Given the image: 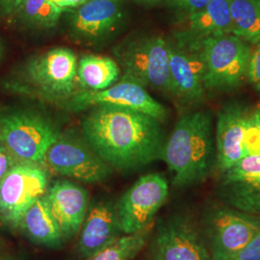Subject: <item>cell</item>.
<instances>
[{
    "label": "cell",
    "mask_w": 260,
    "mask_h": 260,
    "mask_svg": "<svg viewBox=\"0 0 260 260\" xmlns=\"http://www.w3.org/2000/svg\"><path fill=\"white\" fill-rule=\"evenodd\" d=\"M81 125L84 139L111 168L135 171L162 159L161 122L149 115L102 105L89 109Z\"/></svg>",
    "instance_id": "6da1fadb"
},
{
    "label": "cell",
    "mask_w": 260,
    "mask_h": 260,
    "mask_svg": "<svg viewBox=\"0 0 260 260\" xmlns=\"http://www.w3.org/2000/svg\"><path fill=\"white\" fill-rule=\"evenodd\" d=\"M162 159L176 187L203 182L216 162L210 114L198 111L183 115L165 143Z\"/></svg>",
    "instance_id": "7a4b0ae2"
},
{
    "label": "cell",
    "mask_w": 260,
    "mask_h": 260,
    "mask_svg": "<svg viewBox=\"0 0 260 260\" xmlns=\"http://www.w3.org/2000/svg\"><path fill=\"white\" fill-rule=\"evenodd\" d=\"M246 112L231 105L219 113L216 130V166L221 173L244 157L242 149Z\"/></svg>",
    "instance_id": "d6986e66"
},
{
    "label": "cell",
    "mask_w": 260,
    "mask_h": 260,
    "mask_svg": "<svg viewBox=\"0 0 260 260\" xmlns=\"http://www.w3.org/2000/svg\"><path fill=\"white\" fill-rule=\"evenodd\" d=\"M168 195V181L160 174L153 173L140 177L117 205L121 232L132 234L147 230L167 201Z\"/></svg>",
    "instance_id": "9c48e42d"
},
{
    "label": "cell",
    "mask_w": 260,
    "mask_h": 260,
    "mask_svg": "<svg viewBox=\"0 0 260 260\" xmlns=\"http://www.w3.org/2000/svg\"><path fill=\"white\" fill-rule=\"evenodd\" d=\"M16 163V159L12 156L9 150L0 141V179L8 173L10 169Z\"/></svg>",
    "instance_id": "f1b7e54d"
},
{
    "label": "cell",
    "mask_w": 260,
    "mask_h": 260,
    "mask_svg": "<svg viewBox=\"0 0 260 260\" xmlns=\"http://www.w3.org/2000/svg\"><path fill=\"white\" fill-rule=\"evenodd\" d=\"M242 149L244 156L260 154V122L254 112L246 114Z\"/></svg>",
    "instance_id": "d4e9b609"
},
{
    "label": "cell",
    "mask_w": 260,
    "mask_h": 260,
    "mask_svg": "<svg viewBox=\"0 0 260 260\" xmlns=\"http://www.w3.org/2000/svg\"><path fill=\"white\" fill-rule=\"evenodd\" d=\"M172 94L182 103H198L205 99V66L202 45L178 39L168 41Z\"/></svg>",
    "instance_id": "4fadbf2b"
},
{
    "label": "cell",
    "mask_w": 260,
    "mask_h": 260,
    "mask_svg": "<svg viewBox=\"0 0 260 260\" xmlns=\"http://www.w3.org/2000/svg\"><path fill=\"white\" fill-rule=\"evenodd\" d=\"M2 244H3V243H2V240H1V239H0V248H1V247H2Z\"/></svg>",
    "instance_id": "d590c367"
},
{
    "label": "cell",
    "mask_w": 260,
    "mask_h": 260,
    "mask_svg": "<svg viewBox=\"0 0 260 260\" xmlns=\"http://www.w3.org/2000/svg\"><path fill=\"white\" fill-rule=\"evenodd\" d=\"M136 1H139V2H145V3H155V2L161 1V0H136Z\"/></svg>",
    "instance_id": "e575fe53"
},
{
    "label": "cell",
    "mask_w": 260,
    "mask_h": 260,
    "mask_svg": "<svg viewBox=\"0 0 260 260\" xmlns=\"http://www.w3.org/2000/svg\"><path fill=\"white\" fill-rule=\"evenodd\" d=\"M19 228L30 241L47 248H59L65 240L52 215L46 194L28 208L19 222Z\"/></svg>",
    "instance_id": "ffe728a7"
},
{
    "label": "cell",
    "mask_w": 260,
    "mask_h": 260,
    "mask_svg": "<svg viewBox=\"0 0 260 260\" xmlns=\"http://www.w3.org/2000/svg\"><path fill=\"white\" fill-rule=\"evenodd\" d=\"M211 0H168V3L188 15L204 9Z\"/></svg>",
    "instance_id": "83f0119b"
},
{
    "label": "cell",
    "mask_w": 260,
    "mask_h": 260,
    "mask_svg": "<svg viewBox=\"0 0 260 260\" xmlns=\"http://www.w3.org/2000/svg\"><path fill=\"white\" fill-rule=\"evenodd\" d=\"M61 132L42 114L11 112L0 118V141L17 162L42 165Z\"/></svg>",
    "instance_id": "5b68a950"
},
{
    "label": "cell",
    "mask_w": 260,
    "mask_h": 260,
    "mask_svg": "<svg viewBox=\"0 0 260 260\" xmlns=\"http://www.w3.org/2000/svg\"><path fill=\"white\" fill-rule=\"evenodd\" d=\"M151 252L154 260H212L205 236L186 214L159 222Z\"/></svg>",
    "instance_id": "8fae6325"
},
{
    "label": "cell",
    "mask_w": 260,
    "mask_h": 260,
    "mask_svg": "<svg viewBox=\"0 0 260 260\" xmlns=\"http://www.w3.org/2000/svg\"><path fill=\"white\" fill-rule=\"evenodd\" d=\"M24 0H0V12L5 15L17 13Z\"/></svg>",
    "instance_id": "f546056e"
},
{
    "label": "cell",
    "mask_w": 260,
    "mask_h": 260,
    "mask_svg": "<svg viewBox=\"0 0 260 260\" xmlns=\"http://www.w3.org/2000/svg\"><path fill=\"white\" fill-rule=\"evenodd\" d=\"M77 57L66 47H55L25 61L7 81L13 93L64 105L79 91Z\"/></svg>",
    "instance_id": "3957f363"
},
{
    "label": "cell",
    "mask_w": 260,
    "mask_h": 260,
    "mask_svg": "<svg viewBox=\"0 0 260 260\" xmlns=\"http://www.w3.org/2000/svg\"><path fill=\"white\" fill-rule=\"evenodd\" d=\"M123 18L121 0H90L76 8L70 19L71 36L93 46L111 36Z\"/></svg>",
    "instance_id": "5bb4252c"
},
{
    "label": "cell",
    "mask_w": 260,
    "mask_h": 260,
    "mask_svg": "<svg viewBox=\"0 0 260 260\" xmlns=\"http://www.w3.org/2000/svg\"><path fill=\"white\" fill-rule=\"evenodd\" d=\"M8 225V223H6V221L3 219V217L0 215V230L6 228Z\"/></svg>",
    "instance_id": "1f68e13d"
},
{
    "label": "cell",
    "mask_w": 260,
    "mask_h": 260,
    "mask_svg": "<svg viewBox=\"0 0 260 260\" xmlns=\"http://www.w3.org/2000/svg\"><path fill=\"white\" fill-rule=\"evenodd\" d=\"M204 224L212 260H231L259 232L260 216L216 206L205 214Z\"/></svg>",
    "instance_id": "52a82bcc"
},
{
    "label": "cell",
    "mask_w": 260,
    "mask_h": 260,
    "mask_svg": "<svg viewBox=\"0 0 260 260\" xmlns=\"http://www.w3.org/2000/svg\"><path fill=\"white\" fill-rule=\"evenodd\" d=\"M121 78L120 67L107 56L83 55L77 62V84L80 91H103Z\"/></svg>",
    "instance_id": "44dd1931"
},
{
    "label": "cell",
    "mask_w": 260,
    "mask_h": 260,
    "mask_svg": "<svg viewBox=\"0 0 260 260\" xmlns=\"http://www.w3.org/2000/svg\"><path fill=\"white\" fill-rule=\"evenodd\" d=\"M222 174L220 195L225 205L260 216V154L244 156Z\"/></svg>",
    "instance_id": "9a60e30c"
},
{
    "label": "cell",
    "mask_w": 260,
    "mask_h": 260,
    "mask_svg": "<svg viewBox=\"0 0 260 260\" xmlns=\"http://www.w3.org/2000/svg\"><path fill=\"white\" fill-rule=\"evenodd\" d=\"M46 196L64 239H71L80 230L88 212L87 190L69 180H58Z\"/></svg>",
    "instance_id": "2e32d148"
},
{
    "label": "cell",
    "mask_w": 260,
    "mask_h": 260,
    "mask_svg": "<svg viewBox=\"0 0 260 260\" xmlns=\"http://www.w3.org/2000/svg\"><path fill=\"white\" fill-rule=\"evenodd\" d=\"M231 260H260V230Z\"/></svg>",
    "instance_id": "484cf974"
},
{
    "label": "cell",
    "mask_w": 260,
    "mask_h": 260,
    "mask_svg": "<svg viewBox=\"0 0 260 260\" xmlns=\"http://www.w3.org/2000/svg\"><path fill=\"white\" fill-rule=\"evenodd\" d=\"M254 114H255V116H256V118H257V120L260 122V106L258 108H256L255 110H254Z\"/></svg>",
    "instance_id": "836d02e7"
},
{
    "label": "cell",
    "mask_w": 260,
    "mask_h": 260,
    "mask_svg": "<svg viewBox=\"0 0 260 260\" xmlns=\"http://www.w3.org/2000/svg\"><path fill=\"white\" fill-rule=\"evenodd\" d=\"M248 76L255 88L260 91V42L251 50Z\"/></svg>",
    "instance_id": "4316f807"
},
{
    "label": "cell",
    "mask_w": 260,
    "mask_h": 260,
    "mask_svg": "<svg viewBox=\"0 0 260 260\" xmlns=\"http://www.w3.org/2000/svg\"><path fill=\"white\" fill-rule=\"evenodd\" d=\"M149 232L150 226L141 233L120 236L88 260H132L146 246Z\"/></svg>",
    "instance_id": "cb8c5ba5"
},
{
    "label": "cell",
    "mask_w": 260,
    "mask_h": 260,
    "mask_svg": "<svg viewBox=\"0 0 260 260\" xmlns=\"http://www.w3.org/2000/svg\"><path fill=\"white\" fill-rule=\"evenodd\" d=\"M233 35L247 43L260 42V0H230Z\"/></svg>",
    "instance_id": "7402d4cb"
},
{
    "label": "cell",
    "mask_w": 260,
    "mask_h": 260,
    "mask_svg": "<svg viewBox=\"0 0 260 260\" xmlns=\"http://www.w3.org/2000/svg\"><path fill=\"white\" fill-rule=\"evenodd\" d=\"M64 11L51 0H24L17 13L27 27L48 30L55 27Z\"/></svg>",
    "instance_id": "603a6c76"
},
{
    "label": "cell",
    "mask_w": 260,
    "mask_h": 260,
    "mask_svg": "<svg viewBox=\"0 0 260 260\" xmlns=\"http://www.w3.org/2000/svg\"><path fill=\"white\" fill-rule=\"evenodd\" d=\"M45 162L59 175L89 183L103 181L112 172L84 137L75 134H61L47 150Z\"/></svg>",
    "instance_id": "30bf717a"
},
{
    "label": "cell",
    "mask_w": 260,
    "mask_h": 260,
    "mask_svg": "<svg viewBox=\"0 0 260 260\" xmlns=\"http://www.w3.org/2000/svg\"><path fill=\"white\" fill-rule=\"evenodd\" d=\"M0 260H19V259H17V258H15V257H12V256H9V255H2V254H0Z\"/></svg>",
    "instance_id": "d6a6232c"
},
{
    "label": "cell",
    "mask_w": 260,
    "mask_h": 260,
    "mask_svg": "<svg viewBox=\"0 0 260 260\" xmlns=\"http://www.w3.org/2000/svg\"><path fill=\"white\" fill-rule=\"evenodd\" d=\"M102 105L141 112L160 122L167 118V109L144 86L125 78H120L117 83L103 91H78L64 104L72 112L85 111Z\"/></svg>",
    "instance_id": "7c38bea8"
},
{
    "label": "cell",
    "mask_w": 260,
    "mask_h": 260,
    "mask_svg": "<svg viewBox=\"0 0 260 260\" xmlns=\"http://www.w3.org/2000/svg\"><path fill=\"white\" fill-rule=\"evenodd\" d=\"M121 78L172 94L168 41L157 35L130 38L113 50Z\"/></svg>",
    "instance_id": "277c9868"
},
{
    "label": "cell",
    "mask_w": 260,
    "mask_h": 260,
    "mask_svg": "<svg viewBox=\"0 0 260 260\" xmlns=\"http://www.w3.org/2000/svg\"><path fill=\"white\" fill-rule=\"evenodd\" d=\"M47 172L37 164L17 162L0 179V215L19 228L28 208L47 193Z\"/></svg>",
    "instance_id": "ba28073f"
},
{
    "label": "cell",
    "mask_w": 260,
    "mask_h": 260,
    "mask_svg": "<svg viewBox=\"0 0 260 260\" xmlns=\"http://www.w3.org/2000/svg\"><path fill=\"white\" fill-rule=\"evenodd\" d=\"M121 233L117 206L107 201L93 204L84 220L77 243L78 251L89 258L119 238Z\"/></svg>",
    "instance_id": "e0dca14e"
},
{
    "label": "cell",
    "mask_w": 260,
    "mask_h": 260,
    "mask_svg": "<svg viewBox=\"0 0 260 260\" xmlns=\"http://www.w3.org/2000/svg\"><path fill=\"white\" fill-rule=\"evenodd\" d=\"M233 34L230 0H211L204 9L187 16L176 39L201 46L208 38Z\"/></svg>",
    "instance_id": "ac0fdd59"
},
{
    "label": "cell",
    "mask_w": 260,
    "mask_h": 260,
    "mask_svg": "<svg viewBox=\"0 0 260 260\" xmlns=\"http://www.w3.org/2000/svg\"><path fill=\"white\" fill-rule=\"evenodd\" d=\"M58 7L65 9H76L90 0H51Z\"/></svg>",
    "instance_id": "4dcf8cb0"
},
{
    "label": "cell",
    "mask_w": 260,
    "mask_h": 260,
    "mask_svg": "<svg viewBox=\"0 0 260 260\" xmlns=\"http://www.w3.org/2000/svg\"><path fill=\"white\" fill-rule=\"evenodd\" d=\"M251 49L233 34L208 38L202 44L205 66V89L231 90L248 75Z\"/></svg>",
    "instance_id": "8992f818"
}]
</instances>
